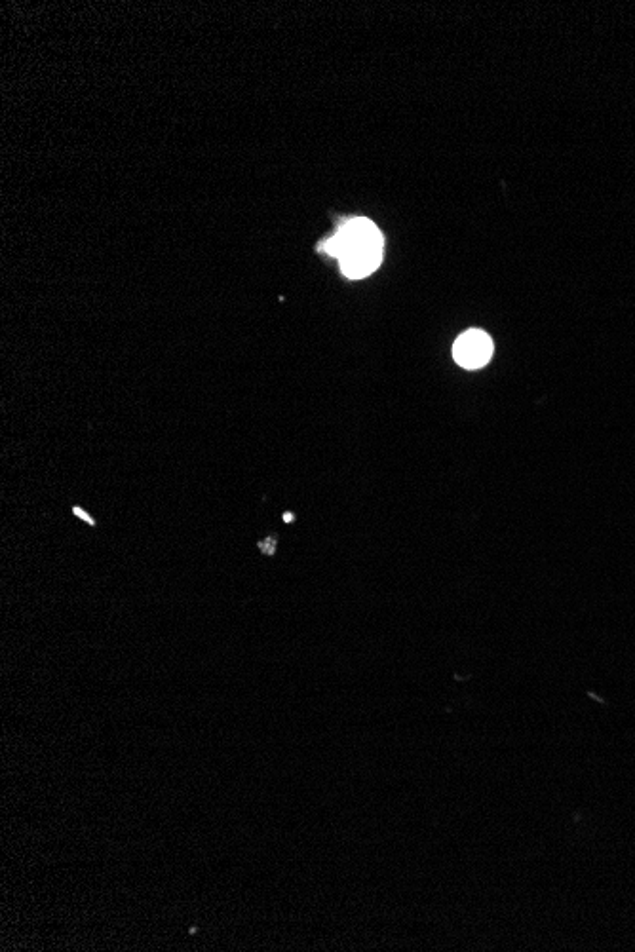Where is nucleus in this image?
<instances>
[{
  "label": "nucleus",
  "mask_w": 635,
  "mask_h": 952,
  "mask_svg": "<svg viewBox=\"0 0 635 952\" xmlns=\"http://www.w3.org/2000/svg\"><path fill=\"white\" fill-rule=\"evenodd\" d=\"M362 246H383V236L369 219H350L333 238L324 244L329 255L341 259L348 249Z\"/></svg>",
  "instance_id": "nucleus-1"
},
{
  "label": "nucleus",
  "mask_w": 635,
  "mask_h": 952,
  "mask_svg": "<svg viewBox=\"0 0 635 952\" xmlns=\"http://www.w3.org/2000/svg\"><path fill=\"white\" fill-rule=\"evenodd\" d=\"M493 356V341L480 329L462 333L453 346V358L464 369H480Z\"/></svg>",
  "instance_id": "nucleus-2"
},
{
  "label": "nucleus",
  "mask_w": 635,
  "mask_h": 952,
  "mask_svg": "<svg viewBox=\"0 0 635 952\" xmlns=\"http://www.w3.org/2000/svg\"><path fill=\"white\" fill-rule=\"evenodd\" d=\"M381 257H383V246H362V248L348 249L339 261H341L343 274L347 278L360 280L379 268Z\"/></svg>",
  "instance_id": "nucleus-3"
},
{
  "label": "nucleus",
  "mask_w": 635,
  "mask_h": 952,
  "mask_svg": "<svg viewBox=\"0 0 635 952\" xmlns=\"http://www.w3.org/2000/svg\"><path fill=\"white\" fill-rule=\"evenodd\" d=\"M274 546H276V540L269 538L265 544H261V550H263L265 555H272V553H274Z\"/></svg>",
  "instance_id": "nucleus-4"
},
{
  "label": "nucleus",
  "mask_w": 635,
  "mask_h": 952,
  "mask_svg": "<svg viewBox=\"0 0 635 952\" xmlns=\"http://www.w3.org/2000/svg\"><path fill=\"white\" fill-rule=\"evenodd\" d=\"M75 514H77L78 517H82L84 521H88V525H96V523H94V519H92L90 515L86 514V512H82L80 508H75Z\"/></svg>",
  "instance_id": "nucleus-5"
},
{
  "label": "nucleus",
  "mask_w": 635,
  "mask_h": 952,
  "mask_svg": "<svg viewBox=\"0 0 635 952\" xmlns=\"http://www.w3.org/2000/svg\"><path fill=\"white\" fill-rule=\"evenodd\" d=\"M284 519H286V521H293V515H291V514H286V515H284Z\"/></svg>",
  "instance_id": "nucleus-6"
}]
</instances>
